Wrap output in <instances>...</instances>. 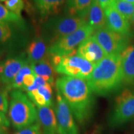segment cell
Here are the masks:
<instances>
[{
  "label": "cell",
  "mask_w": 134,
  "mask_h": 134,
  "mask_svg": "<svg viewBox=\"0 0 134 134\" xmlns=\"http://www.w3.org/2000/svg\"><path fill=\"white\" fill-rule=\"evenodd\" d=\"M57 90L61 93L80 124L86 123L93 114V92L86 80L63 76L56 81Z\"/></svg>",
  "instance_id": "cell-1"
},
{
  "label": "cell",
  "mask_w": 134,
  "mask_h": 134,
  "mask_svg": "<svg viewBox=\"0 0 134 134\" xmlns=\"http://www.w3.org/2000/svg\"><path fill=\"white\" fill-rule=\"evenodd\" d=\"M87 81L93 93L99 96H106L118 88L124 81L121 55H107L95 65Z\"/></svg>",
  "instance_id": "cell-2"
},
{
  "label": "cell",
  "mask_w": 134,
  "mask_h": 134,
  "mask_svg": "<svg viewBox=\"0 0 134 134\" xmlns=\"http://www.w3.org/2000/svg\"><path fill=\"white\" fill-rule=\"evenodd\" d=\"M8 116L14 128L21 130L38 122L37 110L28 97L19 90L10 94Z\"/></svg>",
  "instance_id": "cell-3"
},
{
  "label": "cell",
  "mask_w": 134,
  "mask_h": 134,
  "mask_svg": "<svg viewBox=\"0 0 134 134\" xmlns=\"http://www.w3.org/2000/svg\"><path fill=\"white\" fill-rule=\"evenodd\" d=\"M87 24L86 19L69 14L55 15L46 20L42 28V38L53 44Z\"/></svg>",
  "instance_id": "cell-4"
},
{
  "label": "cell",
  "mask_w": 134,
  "mask_h": 134,
  "mask_svg": "<svg viewBox=\"0 0 134 134\" xmlns=\"http://www.w3.org/2000/svg\"><path fill=\"white\" fill-rule=\"evenodd\" d=\"M95 30L88 24L58 40L48 47V54L63 57L74 55L76 48L93 34Z\"/></svg>",
  "instance_id": "cell-5"
},
{
  "label": "cell",
  "mask_w": 134,
  "mask_h": 134,
  "mask_svg": "<svg viewBox=\"0 0 134 134\" xmlns=\"http://www.w3.org/2000/svg\"><path fill=\"white\" fill-rule=\"evenodd\" d=\"M134 117V91H122L115 98V104L109 124L115 127L125 124Z\"/></svg>",
  "instance_id": "cell-6"
},
{
  "label": "cell",
  "mask_w": 134,
  "mask_h": 134,
  "mask_svg": "<svg viewBox=\"0 0 134 134\" xmlns=\"http://www.w3.org/2000/svg\"><path fill=\"white\" fill-rule=\"evenodd\" d=\"M95 65L79 55L63 57L55 71L66 76L76 77L87 80L94 69Z\"/></svg>",
  "instance_id": "cell-7"
},
{
  "label": "cell",
  "mask_w": 134,
  "mask_h": 134,
  "mask_svg": "<svg viewBox=\"0 0 134 134\" xmlns=\"http://www.w3.org/2000/svg\"><path fill=\"white\" fill-rule=\"evenodd\" d=\"M93 36L107 55L120 54L129 43L128 36L115 32L106 27L97 30Z\"/></svg>",
  "instance_id": "cell-8"
},
{
  "label": "cell",
  "mask_w": 134,
  "mask_h": 134,
  "mask_svg": "<svg viewBox=\"0 0 134 134\" xmlns=\"http://www.w3.org/2000/svg\"><path fill=\"white\" fill-rule=\"evenodd\" d=\"M59 134H78L71 110L61 93L57 90L56 107L55 109Z\"/></svg>",
  "instance_id": "cell-9"
},
{
  "label": "cell",
  "mask_w": 134,
  "mask_h": 134,
  "mask_svg": "<svg viewBox=\"0 0 134 134\" xmlns=\"http://www.w3.org/2000/svg\"><path fill=\"white\" fill-rule=\"evenodd\" d=\"M29 60L24 53L9 57L0 65L2 71L0 73V82L8 88L22 68L28 64Z\"/></svg>",
  "instance_id": "cell-10"
},
{
  "label": "cell",
  "mask_w": 134,
  "mask_h": 134,
  "mask_svg": "<svg viewBox=\"0 0 134 134\" xmlns=\"http://www.w3.org/2000/svg\"><path fill=\"white\" fill-rule=\"evenodd\" d=\"M77 54L95 65L107 56L94 36L90 37L78 47Z\"/></svg>",
  "instance_id": "cell-11"
},
{
  "label": "cell",
  "mask_w": 134,
  "mask_h": 134,
  "mask_svg": "<svg viewBox=\"0 0 134 134\" xmlns=\"http://www.w3.org/2000/svg\"><path fill=\"white\" fill-rule=\"evenodd\" d=\"M105 15L109 29L124 36L129 37L131 35V27L129 22L113 6L105 9Z\"/></svg>",
  "instance_id": "cell-12"
},
{
  "label": "cell",
  "mask_w": 134,
  "mask_h": 134,
  "mask_svg": "<svg viewBox=\"0 0 134 134\" xmlns=\"http://www.w3.org/2000/svg\"><path fill=\"white\" fill-rule=\"evenodd\" d=\"M35 8L42 19L57 15L68 0H33Z\"/></svg>",
  "instance_id": "cell-13"
},
{
  "label": "cell",
  "mask_w": 134,
  "mask_h": 134,
  "mask_svg": "<svg viewBox=\"0 0 134 134\" xmlns=\"http://www.w3.org/2000/svg\"><path fill=\"white\" fill-rule=\"evenodd\" d=\"M38 122L43 129V134H57V121L54 110L51 106L38 108Z\"/></svg>",
  "instance_id": "cell-14"
},
{
  "label": "cell",
  "mask_w": 134,
  "mask_h": 134,
  "mask_svg": "<svg viewBox=\"0 0 134 134\" xmlns=\"http://www.w3.org/2000/svg\"><path fill=\"white\" fill-rule=\"evenodd\" d=\"M48 48L42 38H36L28 46L27 59L31 64H34L47 59Z\"/></svg>",
  "instance_id": "cell-15"
},
{
  "label": "cell",
  "mask_w": 134,
  "mask_h": 134,
  "mask_svg": "<svg viewBox=\"0 0 134 134\" xmlns=\"http://www.w3.org/2000/svg\"><path fill=\"white\" fill-rule=\"evenodd\" d=\"M124 81L134 82V45H129L120 53Z\"/></svg>",
  "instance_id": "cell-16"
},
{
  "label": "cell",
  "mask_w": 134,
  "mask_h": 134,
  "mask_svg": "<svg viewBox=\"0 0 134 134\" xmlns=\"http://www.w3.org/2000/svg\"><path fill=\"white\" fill-rule=\"evenodd\" d=\"M88 21L90 25L94 30H98L105 27L106 24V18L103 9L99 4L97 0H94L91 6L88 10Z\"/></svg>",
  "instance_id": "cell-17"
},
{
  "label": "cell",
  "mask_w": 134,
  "mask_h": 134,
  "mask_svg": "<svg viewBox=\"0 0 134 134\" xmlns=\"http://www.w3.org/2000/svg\"><path fill=\"white\" fill-rule=\"evenodd\" d=\"M18 28L19 27L15 25L0 22V53H2L3 48L13 45L18 38L16 31Z\"/></svg>",
  "instance_id": "cell-18"
},
{
  "label": "cell",
  "mask_w": 134,
  "mask_h": 134,
  "mask_svg": "<svg viewBox=\"0 0 134 134\" xmlns=\"http://www.w3.org/2000/svg\"><path fill=\"white\" fill-rule=\"evenodd\" d=\"M94 0H68L65 9L67 14L86 19L88 10Z\"/></svg>",
  "instance_id": "cell-19"
},
{
  "label": "cell",
  "mask_w": 134,
  "mask_h": 134,
  "mask_svg": "<svg viewBox=\"0 0 134 134\" xmlns=\"http://www.w3.org/2000/svg\"><path fill=\"white\" fill-rule=\"evenodd\" d=\"M37 76H41L52 86L54 83V68L47 58L34 64H30Z\"/></svg>",
  "instance_id": "cell-20"
},
{
  "label": "cell",
  "mask_w": 134,
  "mask_h": 134,
  "mask_svg": "<svg viewBox=\"0 0 134 134\" xmlns=\"http://www.w3.org/2000/svg\"><path fill=\"white\" fill-rule=\"evenodd\" d=\"M0 22L9 23L18 27L21 29H24L26 23L22 17L18 16L0 3Z\"/></svg>",
  "instance_id": "cell-21"
},
{
  "label": "cell",
  "mask_w": 134,
  "mask_h": 134,
  "mask_svg": "<svg viewBox=\"0 0 134 134\" xmlns=\"http://www.w3.org/2000/svg\"><path fill=\"white\" fill-rule=\"evenodd\" d=\"M113 6L125 19L130 21L134 14V4L124 0H115Z\"/></svg>",
  "instance_id": "cell-22"
},
{
  "label": "cell",
  "mask_w": 134,
  "mask_h": 134,
  "mask_svg": "<svg viewBox=\"0 0 134 134\" xmlns=\"http://www.w3.org/2000/svg\"><path fill=\"white\" fill-rule=\"evenodd\" d=\"M34 73L33 71L32 68L31 66V65L27 64L24 65L21 70L18 72V74L16 75V77L13 80L12 84L8 87V90L10 89H15V90H18V89H21L23 88V80H24V76L27 75L31 74V73Z\"/></svg>",
  "instance_id": "cell-23"
},
{
  "label": "cell",
  "mask_w": 134,
  "mask_h": 134,
  "mask_svg": "<svg viewBox=\"0 0 134 134\" xmlns=\"http://www.w3.org/2000/svg\"><path fill=\"white\" fill-rule=\"evenodd\" d=\"M4 6L11 12L22 17L21 13L24 8V0H6Z\"/></svg>",
  "instance_id": "cell-24"
},
{
  "label": "cell",
  "mask_w": 134,
  "mask_h": 134,
  "mask_svg": "<svg viewBox=\"0 0 134 134\" xmlns=\"http://www.w3.org/2000/svg\"><path fill=\"white\" fill-rule=\"evenodd\" d=\"M14 134H42L38 122L16 132Z\"/></svg>",
  "instance_id": "cell-25"
},
{
  "label": "cell",
  "mask_w": 134,
  "mask_h": 134,
  "mask_svg": "<svg viewBox=\"0 0 134 134\" xmlns=\"http://www.w3.org/2000/svg\"><path fill=\"white\" fill-rule=\"evenodd\" d=\"M9 90L4 88L0 90V111L6 113L8 108V92Z\"/></svg>",
  "instance_id": "cell-26"
},
{
  "label": "cell",
  "mask_w": 134,
  "mask_h": 134,
  "mask_svg": "<svg viewBox=\"0 0 134 134\" xmlns=\"http://www.w3.org/2000/svg\"><path fill=\"white\" fill-rule=\"evenodd\" d=\"M36 76L37 75L34 73L26 75L24 76V80H23V85L22 90H24L26 91L28 88L32 86L34 83L35 80H36Z\"/></svg>",
  "instance_id": "cell-27"
},
{
  "label": "cell",
  "mask_w": 134,
  "mask_h": 134,
  "mask_svg": "<svg viewBox=\"0 0 134 134\" xmlns=\"http://www.w3.org/2000/svg\"><path fill=\"white\" fill-rule=\"evenodd\" d=\"M47 83V82L46 80L43 79L42 77L36 76V80H35V82H34V85L28 88L26 90V91L27 92H29V91H33V90H37V89L39 88L41 86H44V85H46Z\"/></svg>",
  "instance_id": "cell-28"
},
{
  "label": "cell",
  "mask_w": 134,
  "mask_h": 134,
  "mask_svg": "<svg viewBox=\"0 0 134 134\" xmlns=\"http://www.w3.org/2000/svg\"><path fill=\"white\" fill-rule=\"evenodd\" d=\"M10 125L9 120L6 117L5 113L0 111V130H4Z\"/></svg>",
  "instance_id": "cell-29"
},
{
  "label": "cell",
  "mask_w": 134,
  "mask_h": 134,
  "mask_svg": "<svg viewBox=\"0 0 134 134\" xmlns=\"http://www.w3.org/2000/svg\"><path fill=\"white\" fill-rule=\"evenodd\" d=\"M115 0H97L99 4L101 6V8L104 9L113 6Z\"/></svg>",
  "instance_id": "cell-30"
},
{
  "label": "cell",
  "mask_w": 134,
  "mask_h": 134,
  "mask_svg": "<svg viewBox=\"0 0 134 134\" xmlns=\"http://www.w3.org/2000/svg\"><path fill=\"white\" fill-rule=\"evenodd\" d=\"M129 21H130V27H131V29L134 31V14L131 18V19H130Z\"/></svg>",
  "instance_id": "cell-31"
},
{
  "label": "cell",
  "mask_w": 134,
  "mask_h": 134,
  "mask_svg": "<svg viewBox=\"0 0 134 134\" xmlns=\"http://www.w3.org/2000/svg\"><path fill=\"white\" fill-rule=\"evenodd\" d=\"M125 1H127V2H129L131 3H133L134 4V0H124Z\"/></svg>",
  "instance_id": "cell-32"
},
{
  "label": "cell",
  "mask_w": 134,
  "mask_h": 134,
  "mask_svg": "<svg viewBox=\"0 0 134 134\" xmlns=\"http://www.w3.org/2000/svg\"><path fill=\"white\" fill-rule=\"evenodd\" d=\"M4 130H0V134H4Z\"/></svg>",
  "instance_id": "cell-33"
},
{
  "label": "cell",
  "mask_w": 134,
  "mask_h": 134,
  "mask_svg": "<svg viewBox=\"0 0 134 134\" xmlns=\"http://www.w3.org/2000/svg\"><path fill=\"white\" fill-rule=\"evenodd\" d=\"M6 0H0V2H3V1H5Z\"/></svg>",
  "instance_id": "cell-34"
}]
</instances>
